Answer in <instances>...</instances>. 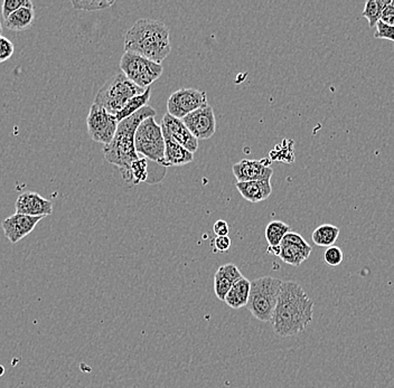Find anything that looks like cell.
<instances>
[{"label": "cell", "instance_id": "4fadbf2b", "mask_svg": "<svg viewBox=\"0 0 394 388\" xmlns=\"http://www.w3.org/2000/svg\"><path fill=\"white\" fill-rule=\"evenodd\" d=\"M271 161L249 160L243 159L232 167L234 177L238 183L244 181L270 180L273 175V168L270 166Z\"/></svg>", "mask_w": 394, "mask_h": 388}, {"label": "cell", "instance_id": "9a60e30c", "mask_svg": "<svg viewBox=\"0 0 394 388\" xmlns=\"http://www.w3.org/2000/svg\"><path fill=\"white\" fill-rule=\"evenodd\" d=\"M15 210L16 214L45 218L52 214L53 204L37 193L26 192L16 200Z\"/></svg>", "mask_w": 394, "mask_h": 388}, {"label": "cell", "instance_id": "30bf717a", "mask_svg": "<svg viewBox=\"0 0 394 388\" xmlns=\"http://www.w3.org/2000/svg\"><path fill=\"white\" fill-rule=\"evenodd\" d=\"M182 121L198 141L210 139L216 131V114L210 104L188 114Z\"/></svg>", "mask_w": 394, "mask_h": 388}, {"label": "cell", "instance_id": "484cf974", "mask_svg": "<svg viewBox=\"0 0 394 388\" xmlns=\"http://www.w3.org/2000/svg\"><path fill=\"white\" fill-rule=\"evenodd\" d=\"M147 159L139 158L133 166H131V178L133 184H139L141 181L147 180Z\"/></svg>", "mask_w": 394, "mask_h": 388}, {"label": "cell", "instance_id": "f1b7e54d", "mask_svg": "<svg viewBox=\"0 0 394 388\" xmlns=\"http://www.w3.org/2000/svg\"><path fill=\"white\" fill-rule=\"evenodd\" d=\"M14 51H15V46L13 42L0 35V63L9 60L13 56Z\"/></svg>", "mask_w": 394, "mask_h": 388}, {"label": "cell", "instance_id": "d590c367", "mask_svg": "<svg viewBox=\"0 0 394 388\" xmlns=\"http://www.w3.org/2000/svg\"><path fill=\"white\" fill-rule=\"evenodd\" d=\"M391 5L394 6V0H391Z\"/></svg>", "mask_w": 394, "mask_h": 388}, {"label": "cell", "instance_id": "8fae6325", "mask_svg": "<svg viewBox=\"0 0 394 388\" xmlns=\"http://www.w3.org/2000/svg\"><path fill=\"white\" fill-rule=\"evenodd\" d=\"M311 246L307 243L306 240L296 232H289L286 234L281 244V254L279 257L289 264L291 267H298L303 262L306 261L310 257Z\"/></svg>", "mask_w": 394, "mask_h": 388}, {"label": "cell", "instance_id": "4316f807", "mask_svg": "<svg viewBox=\"0 0 394 388\" xmlns=\"http://www.w3.org/2000/svg\"><path fill=\"white\" fill-rule=\"evenodd\" d=\"M21 7H34L31 0H5L3 3V17L7 19L11 14Z\"/></svg>", "mask_w": 394, "mask_h": 388}, {"label": "cell", "instance_id": "5bb4252c", "mask_svg": "<svg viewBox=\"0 0 394 388\" xmlns=\"http://www.w3.org/2000/svg\"><path fill=\"white\" fill-rule=\"evenodd\" d=\"M42 218V216L34 218L15 213L11 218H6L1 223V228L8 241L15 244L23 240L25 236L29 235Z\"/></svg>", "mask_w": 394, "mask_h": 388}, {"label": "cell", "instance_id": "1f68e13d", "mask_svg": "<svg viewBox=\"0 0 394 388\" xmlns=\"http://www.w3.org/2000/svg\"><path fill=\"white\" fill-rule=\"evenodd\" d=\"M380 21L387 24L389 26H394V6L391 5V3L384 8Z\"/></svg>", "mask_w": 394, "mask_h": 388}, {"label": "cell", "instance_id": "ac0fdd59", "mask_svg": "<svg viewBox=\"0 0 394 388\" xmlns=\"http://www.w3.org/2000/svg\"><path fill=\"white\" fill-rule=\"evenodd\" d=\"M165 140V163L163 167L184 166L194 160V153L187 150L186 148L175 143L171 138L163 137Z\"/></svg>", "mask_w": 394, "mask_h": 388}, {"label": "cell", "instance_id": "d4e9b609", "mask_svg": "<svg viewBox=\"0 0 394 388\" xmlns=\"http://www.w3.org/2000/svg\"><path fill=\"white\" fill-rule=\"evenodd\" d=\"M113 0H72V6L76 11H98L111 7L113 5Z\"/></svg>", "mask_w": 394, "mask_h": 388}, {"label": "cell", "instance_id": "d6986e66", "mask_svg": "<svg viewBox=\"0 0 394 388\" xmlns=\"http://www.w3.org/2000/svg\"><path fill=\"white\" fill-rule=\"evenodd\" d=\"M251 281L246 277L238 280L226 295L224 302L232 309H241L246 307L249 301Z\"/></svg>", "mask_w": 394, "mask_h": 388}, {"label": "cell", "instance_id": "ffe728a7", "mask_svg": "<svg viewBox=\"0 0 394 388\" xmlns=\"http://www.w3.org/2000/svg\"><path fill=\"white\" fill-rule=\"evenodd\" d=\"M34 19V7H21L5 19V26L11 31H26Z\"/></svg>", "mask_w": 394, "mask_h": 388}, {"label": "cell", "instance_id": "277c9868", "mask_svg": "<svg viewBox=\"0 0 394 388\" xmlns=\"http://www.w3.org/2000/svg\"><path fill=\"white\" fill-rule=\"evenodd\" d=\"M283 281L277 277H263L251 281L246 308L261 322H270L275 312Z\"/></svg>", "mask_w": 394, "mask_h": 388}, {"label": "cell", "instance_id": "ba28073f", "mask_svg": "<svg viewBox=\"0 0 394 388\" xmlns=\"http://www.w3.org/2000/svg\"><path fill=\"white\" fill-rule=\"evenodd\" d=\"M208 94L196 88H179L171 93L167 101V113L182 120L192 112L208 106Z\"/></svg>", "mask_w": 394, "mask_h": 388}, {"label": "cell", "instance_id": "cb8c5ba5", "mask_svg": "<svg viewBox=\"0 0 394 388\" xmlns=\"http://www.w3.org/2000/svg\"><path fill=\"white\" fill-rule=\"evenodd\" d=\"M291 232V226L281 220H273L266 228V238L269 246H281L286 234Z\"/></svg>", "mask_w": 394, "mask_h": 388}, {"label": "cell", "instance_id": "5b68a950", "mask_svg": "<svg viewBox=\"0 0 394 388\" xmlns=\"http://www.w3.org/2000/svg\"><path fill=\"white\" fill-rule=\"evenodd\" d=\"M145 91L146 88H139L128 80L123 73H118L100 88L94 103L102 106L110 114L117 116L130 98L141 96Z\"/></svg>", "mask_w": 394, "mask_h": 388}, {"label": "cell", "instance_id": "83f0119b", "mask_svg": "<svg viewBox=\"0 0 394 388\" xmlns=\"http://www.w3.org/2000/svg\"><path fill=\"white\" fill-rule=\"evenodd\" d=\"M344 259V254L338 246H330L327 247L324 253V261L330 267H338Z\"/></svg>", "mask_w": 394, "mask_h": 388}, {"label": "cell", "instance_id": "2e32d148", "mask_svg": "<svg viewBox=\"0 0 394 388\" xmlns=\"http://www.w3.org/2000/svg\"><path fill=\"white\" fill-rule=\"evenodd\" d=\"M243 277L236 264L228 263L221 265L214 275V292L218 300L224 301L232 285Z\"/></svg>", "mask_w": 394, "mask_h": 388}, {"label": "cell", "instance_id": "9c48e42d", "mask_svg": "<svg viewBox=\"0 0 394 388\" xmlns=\"http://www.w3.org/2000/svg\"><path fill=\"white\" fill-rule=\"evenodd\" d=\"M118 123L119 122L116 116L106 111L102 106L92 104L86 119V125L89 136L94 141L103 143L104 146L109 145L117 132Z\"/></svg>", "mask_w": 394, "mask_h": 388}, {"label": "cell", "instance_id": "603a6c76", "mask_svg": "<svg viewBox=\"0 0 394 388\" xmlns=\"http://www.w3.org/2000/svg\"><path fill=\"white\" fill-rule=\"evenodd\" d=\"M391 0H368L364 5V11L362 13L364 19H368V25L371 29L376 26L381 19L384 8L387 7Z\"/></svg>", "mask_w": 394, "mask_h": 388}, {"label": "cell", "instance_id": "7c38bea8", "mask_svg": "<svg viewBox=\"0 0 394 388\" xmlns=\"http://www.w3.org/2000/svg\"><path fill=\"white\" fill-rule=\"evenodd\" d=\"M161 127L163 137L171 138L175 143L186 148L187 150L192 153H196L198 149V140L187 129L182 120L166 113L161 120Z\"/></svg>", "mask_w": 394, "mask_h": 388}, {"label": "cell", "instance_id": "e0dca14e", "mask_svg": "<svg viewBox=\"0 0 394 388\" xmlns=\"http://www.w3.org/2000/svg\"><path fill=\"white\" fill-rule=\"evenodd\" d=\"M236 187L244 200L253 203V204L268 200L273 193V187H271L270 180L236 183Z\"/></svg>", "mask_w": 394, "mask_h": 388}, {"label": "cell", "instance_id": "7402d4cb", "mask_svg": "<svg viewBox=\"0 0 394 388\" xmlns=\"http://www.w3.org/2000/svg\"><path fill=\"white\" fill-rule=\"evenodd\" d=\"M151 88H146L145 92L141 96H133V98H130L129 101L123 106V109L116 116L118 122L122 121V120L127 119V118L131 117L136 112L143 109V106H148V102L151 100Z\"/></svg>", "mask_w": 394, "mask_h": 388}, {"label": "cell", "instance_id": "e575fe53", "mask_svg": "<svg viewBox=\"0 0 394 388\" xmlns=\"http://www.w3.org/2000/svg\"><path fill=\"white\" fill-rule=\"evenodd\" d=\"M3 34V26H1V23H0V35Z\"/></svg>", "mask_w": 394, "mask_h": 388}, {"label": "cell", "instance_id": "d6a6232c", "mask_svg": "<svg viewBox=\"0 0 394 388\" xmlns=\"http://www.w3.org/2000/svg\"><path fill=\"white\" fill-rule=\"evenodd\" d=\"M213 230L216 236H228L230 228H228V224L226 220H216V224L213 226Z\"/></svg>", "mask_w": 394, "mask_h": 388}, {"label": "cell", "instance_id": "6da1fadb", "mask_svg": "<svg viewBox=\"0 0 394 388\" xmlns=\"http://www.w3.org/2000/svg\"><path fill=\"white\" fill-rule=\"evenodd\" d=\"M314 301L299 283L283 281L281 295L271 319L273 332L278 336L291 337L301 334L314 318Z\"/></svg>", "mask_w": 394, "mask_h": 388}, {"label": "cell", "instance_id": "8992f818", "mask_svg": "<svg viewBox=\"0 0 394 388\" xmlns=\"http://www.w3.org/2000/svg\"><path fill=\"white\" fill-rule=\"evenodd\" d=\"M135 148L138 155H143L146 159L163 167L165 140L163 130L156 122L155 117L147 118L138 127L135 135Z\"/></svg>", "mask_w": 394, "mask_h": 388}, {"label": "cell", "instance_id": "44dd1931", "mask_svg": "<svg viewBox=\"0 0 394 388\" xmlns=\"http://www.w3.org/2000/svg\"><path fill=\"white\" fill-rule=\"evenodd\" d=\"M340 232V228L338 226L332 225V224H323L313 232L311 238L316 245L330 247V246L334 245L335 242L338 241Z\"/></svg>", "mask_w": 394, "mask_h": 388}, {"label": "cell", "instance_id": "7a4b0ae2", "mask_svg": "<svg viewBox=\"0 0 394 388\" xmlns=\"http://www.w3.org/2000/svg\"><path fill=\"white\" fill-rule=\"evenodd\" d=\"M156 111L151 106H143L131 117L118 123L117 132L109 145L104 146L103 153L108 163L119 168L127 183H133L131 166L141 158L135 148V135L138 127L147 118L155 117Z\"/></svg>", "mask_w": 394, "mask_h": 388}, {"label": "cell", "instance_id": "f546056e", "mask_svg": "<svg viewBox=\"0 0 394 388\" xmlns=\"http://www.w3.org/2000/svg\"><path fill=\"white\" fill-rule=\"evenodd\" d=\"M376 31L374 34L375 39H388V41H391L394 42V26H389L387 24L379 23L376 24Z\"/></svg>", "mask_w": 394, "mask_h": 388}, {"label": "cell", "instance_id": "3957f363", "mask_svg": "<svg viewBox=\"0 0 394 388\" xmlns=\"http://www.w3.org/2000/svg\"><path fill=\"white\" fill-rule=\"evenodd\" d=\"M125 52L136 53L161 64L171 52L168 27L161 21L139 19L126 34Z\"/></svg>", "mask_w": 394, "mask_h": 388}, {"label": "cell", "instance_id": "836d02e7", "mask_svg": "<svg viewBox=\"0 0 394 388\" xmlns=\"http://www.w3.org/2000/svg\"><path fill=\"white\" fill-rule=\"evenodd\" d=\"M4 374H5V367L0 365V377H1V376H4Z\"/></svg>", "mask_w": 394, "mask_h": 388}, {"label": "cell", "instance_id": "52a82bcc", "mask_svg": "<svg viewBox=\"0 0 394 388\" xmlns=\"http://www.w3.org/2000/svg\"><path fill=\"white\" fill-rule=\"evenodd\" d=\"M120 68L128 80L139 88H151L163 74V65L148 60L141 55L125 52L120 60Z\"/></svg>", "mask_w": 394, "mask_h": 388}, {"label": "cell", "instance_id": "4dcf8cb0", "mask_svg": "<svg viewBox=\"0 0 394 388\" xmlns=\"http://www.w3.org/2000/svg\"><path fill=\"white\" fill-rule=\"evenodd\" d=\"M213 244L216 246V251L224 253V252H228L230 247H231V238H228V236H216Z\"/></svg>", "mask_w": 394, "mask_h": 388}]
</instances>
